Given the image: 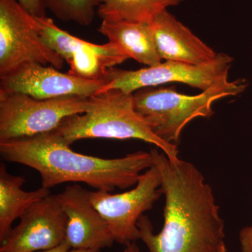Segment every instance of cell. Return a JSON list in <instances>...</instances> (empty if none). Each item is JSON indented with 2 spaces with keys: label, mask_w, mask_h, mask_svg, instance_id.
Here are the masks:
<instances>
[{
  "label": "cell",
  "mask_w": 252,
  "mask_h": 252,
  "mask_svg": "<svg viewBox=\"0 0 252 252\" xmlns=\"http://www.w3.org/2000/svg\"><path fill=\"white\" fill-rule=\"evenodd\" d=\"M150 152L165 195L164 224L155 234L148 216L142 215L137 222L140 240L149 252H220L225 244L224 222L203 174L190 162L171 160L157 149Z\"/></svg>",
  "instance_id": "1"
},
{
  "label": "cell",
  "mask_w": 252,
  "mask_h": 252,
  "mask_svg": "<svg viewBox=\"0 0 252 252\" xmlns=\"http://www.w3.org/2000/svg\"><path fill=\"white\" fill-rule=\"evenodd\" d=\"M56 130L32 137L0 141L6 161L39 172L42 187L82 182L97 190L112 192L136 185L144 170L153 166L150 152L138 151L118 158H102L74 152Z\"/></svg>",
  "instance_id": "2"
},
{
  "label": "cell",
  "mask_w": 252,
  "mask_h": 252,
  "mask_svg": "<svg viewBox=\"0 0 252 252\" xmlns=\"http://www.w3.org/2000/svg\"><path fill=\"white\" fill-rule=\"evenodd\" d=\"M89 112L64 119L56 131L68 144L84 139L140 140L154 144L169 158H179L177 145L159 138L148 122L136 110L133 94L113 89L92 96Z\"/></svg>",
  "instance_id": "3"
},
{
  "label": "cell",
  "mask_w": 252,
  "mask_h": 252,
  "mask_svg": "<svg viewBox=\"0 0 252 252\" xmlns=\"http://www.w3.org/2000/svg\"><path fill=\"white\" fill-rule=\"evenodd\" d=\"M248 84L245 80L224 81L197 95L177 92L175 87H148L133 94L136 110L148 122L161 140L177 145L186 126L196 118L213 115L212 104L228 96L241 94Z\"/></svg>",
  "instance_id": "4"
},
{
  "label": "cell",
  "mask_w": 252,
  "mask_h": 252,
  "mask_svg": "<svg viewBox=\"0 0 252 252\" xmlns=\"http://www.w3.org/2000/svg\"><path fill=\"white\" fill-rule=\"evenodd\" d=\"M94 104L92 97L64 96L41 99L0 91V141L55 130L64 119L89 112Z\"/></svg>",
  "instance_id": "5"
},
{
  "label": "cell",
  "mask_w": 252,
  "mask_h": 252,
  "mask_svg": "<svg viewBox=\"0 0 252 252\" xmlns=\"http://www.w3.org/2000/svg\"><path fill=\"white\" fill-rule=\"evenodd\" d=\"M233 61L228 55L220 53L215 61L207 64L165 61L138 70L112 67L107 72L105 84L97 94L117 89L125 94H132L144 88L172 82L182 83L205 91L215 84L228 81V72Z\"/></svg>",
  "instance_id": "6"
},
{
  "label": "cell",
  "mask_w": 252,
  "mask_h": 252,
  "mask_svg": "<svg viewBox=\"0 0 252 252\" xmlns=\"http://www.w3.org/2000/svg\"><path fill=\"white\" fill-rule=\"evenodd\" d=\"M89 195L93 205L107 222L115 242L125 245L140 240L137 222L162 195L161 178L154 165L141 174L135 187L130 190L117 194L89 190Z\"/></svg>",
  "instance_id": "7"
},
{
  "label": "cell",
  "mask_w": 252,
  "mask_h": 252,
  "mask_svg": "<svg viewBox=\"0 0 252 252\" xmlns=\"http://www.w3.org/2000/svg\"><path fill=\"white\" fill-rule=\"evenodd\" d=\"M30 21L46 46L69 65V74L88 79H104L110 68L122 64L128 56L119 46L109 41L93 44L72 35L55 24L51 18L34 17Z\"/></svg>",
  "instance_id": "8"
},
{
  "label": "cell",
  "mask_w": 252,
  "mask_h": 252,
  "mask_svg": "<svg viewBox=\"0 0 252 252\" xmlns=\"http://www.w3.org/2000/svg\"><path fill=\"white\" fill-rule=\"evenodd\" d=\"M16 0H0V77L24 64L39 63L61 69L64 60L44 44Z\"/></svg>",
  "instance_id": "9"
},
{
  "label": "cell",
  "mask_w": 252,
  "mask_h": 252,
  "mask_svg": "<svg viewBox=\"0 0 252 252\" xmlns=\"http://www.w3.org/2000/svg\"><path fill=\"white\" fill-rule=\"evenodd\" d=\"M0 79V91L26 94L41 99L64 96L91 97L106 82V77L84 79L36 63L23 64L1 76Z\"/></svg>",
  "instance_id": "10"
},
{
  "label": "cell",
  "mask_w": 252,
  "mask_h": 252,
  "mask_svg": "<svg viewBox=\"0 0 252 252\" xmlns=\"http://www.w3.org/2000/svg\"><path fill=\"white\" fill-rule=\"evenodd\" d=\"M20 219V223L1 242L0 252L43 251L65 241L67 216L57 195L36 202Z\"/></svg>",
  "instance_id": "11"
},
{
  "label": "cell",
  "mask_w": 252,
  "mask_h": 252,
  "mask_svg": "<svg viewBox=\"0 0 252 252\" xmlns=\"http://www.w3.org/2000/svg\"><path fill=\"white\" fill-rule=\"evenodd\" d=\"M57 198L67 216L65 241L72 250H101L112 246L115 240L91 203L89 190L77 185L67 186Z\"/></svg>",
  "instance_id": "12"
},
{
  "label": "cell",
  "mask_w": 252,
  "mask_h": 252,
  "mask_svg": "<svg viewBox=\"0 0 252 252\" xmlns=\"http://www.w3.org/2000/svg\"><path fill=\"white\" fill-rule=\"evenodd\" d=\"M150 23L162 60L203 64L217 59V53L167 9L158 14Z\"/></svg>",
  "instance_id": "13"
},
{
  "label": "cell",
  "mask_w": 252,
  "mask_h": 252,
  "mask_svg": "<svg viewBox=\"0 0 252 252\" xmlns=\"http://www.w3.org/2000/svg\"><path fill=\"white\" fill-rule=\"evenodd\" d=\"M98 31L119 46L129 59L148 67L162 63L151 23L102 21Z\"/></svg>",
  "instance_id": "14"
},
{
  "label": "cell",
  "mask_w": 252,
  "mask_h": 252,
  "mask_svg": "<svg viewBox=\"0 0 252 252\" xmlns=\"http://www.w3.org/2000/svg\"><path fill=\"white\" fill-rule=\"evenodd\" d=\"M26 179L11 175L6 165H0V242L6 238L14 220L21 218L23 213L33 204L51 195L49 189L41 188L32 191L22 189Z\"/></svg>",
  "instance_id": "15"
},
{
  "label": "cell",
  "mask_w": 252,
  "mask_h": 252,
  "mask_svg": "<svg viewBox=\"0 0 252 252\" xmlns=\"http://www.w3.org/2000/svg\"><path fill=\"white\" fill-rule=\"evenodd\" d=\"M102 21L150 23L158 14L184 0H99Z\"/></svg>",
  "instance_id": "16"
},
{
  "label": "cell",
  "mask_w": 252,
  "mask_h": 252,
  "mask_svg": "<svg viewBox=\"0 0 252 252\" xmlns=\"http://www.w3.org/2000/svg\"><path fill=\"white\" fill-rule=\"evenodd\" d=\"M46 9L56 18L88 26L94 21L99 4V0H43Z\"/></svg>",
  "instance_id": "17"
},
{
  "label": "cell",
  "mask_w": 252,
  "mask_h": 252,
  "mask_svg": "<svg viewBox=\"0 0 252 252\" xmlns=\"http://www.w3.org/2000/svg\"><path fill=\"white\" fill-rule=\"evenodd\" d=\"M23 9L34 16L44 17L46 16V6L43 0H16Z\"/></svg>",
  "instance_id": "18"
},
{
  "label": "cell",
  "mask_w": 252,
  "mask_h": 252,
  "mask_svg": "<svg viewBox=\"0 0 252 252\" xmlns=\"http://www.w3.org/2000/svg\"><path fill=\"white\" fill-rule=\"evenodd\" d=\"M239 240L241 250L252 245V225L245 227L240 230L239 233Z\"/></svg>",
  "instance_id": "19"
},
{
  "label": "cell",
  "mask_w": 252,
  "mask_h": 252,
  "mask_svg": "<svg viewBox=\"0 0 252 252\" xmlns=\"http://www.w3.org/2000/svg\"><path fill=\"white\" fill-rule=\"evenodd\" d=\"M72 249H71L70 246L68 245L67 242L64 241V243L60 245L59 246L56 247V248L35 252H69Z\"/></svg>",
  "instance_id": "20"
},
{
  "label": "cell",
  "mask_w": 252,
  "mask_h": 252,
  "mask_svg": "<svg viewBox=\"0 0 252 252\" xmlns=\"http://www.w3.org/2000/svg\"><path fill=\"white\" fill-rule=\"evenodd\" d=\"M123 252H140V250L135 242H130L125 245V248Z\"/></svg>",
  "instance_id": "21"
},
{
  "label": "cell",
  "mask_w": 252,
  "mask_h": 252,
  "mask_svg": "<svg viewBox=\"0 0 252 252\" xmlns=\"http://www.w3.org/2000/svg\"><path fill=\"white\" fill-rule=\"evenodd\" d=\"M101 250H71L69 252H100Z\"/></svg>",
  "instance_id": "22"
},
{
  "label": "cell",
  "mask_w": 252,
  "mask_h": 252,
  "mask_svg": "<svg viewBox=\"0 0 252 252\" xmlns=\"http://www.w3.org/2000/svg\"><path fill=\"white\" fill-rule=\"evenodd\" d=\"M242 252H252V245L251 246H249L248 248L243 249V250H241Z\"/></svg>",
  "instance_id": "23"
},
{
  "label": "cell",
  "mask_w": 252,
  "mask_h": 252,
  "mask_svg": "<svg viewBox=\"0 0 252 252\" xmlns=\"http://www.w3.org/2000/svg\"><path fill=\"white\" fill-rule=\"evenodd\" d=\"M219 252H227V250L226 249L223 248L220 249V251Z\"/></svg>",
  "instance_id": "24"
}]
</instances>
